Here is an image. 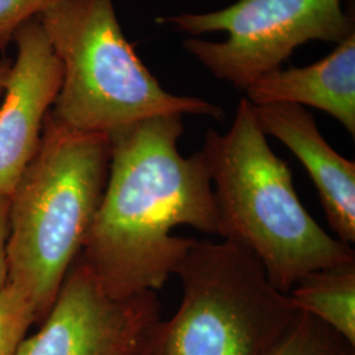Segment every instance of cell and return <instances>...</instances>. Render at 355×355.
Instances as JSON below:
<instances>
[{"mask_svg":"<svg viewBox=\"0 0 355 355\" xmlns=\"http://www.w3.org/2000/svg\"><path fill=\"white\" fill-rule=\"evenodd\" d=\"M183 116L141 121L111 137L102 200L83 245V262L114 299L157 292L195 239L173 236L187 225L220 236L204 153L183 157Z\"/></svg>","mask_w":355,"mask_h":355,"instance_id":"cell-1","label":"cell"},{"mask_svg":"<svg viewBox=\"0 0 355 355\" xmlns=\"http://www.w3.org/2000/svg\"><path fill=\"white\" fill-rule=\"evenodd\" d=\"M220 237L254 254L283 293L309 272L355 262L352 245L331 237L300 202L290 167L272 152L254 105L242 98L232 127L209 130L203 149Z\"/></svg>","mask_w":355,"mask_h":355,"instance_id":"cell-2","label":"cell"},{"mask_svg":"<svg viewBox=\"0 0 355 355\" xmlns=\"http://www.w3.org/2000/svg\"><path fill=\"white\" fill-rule=\"evenodd\" d=\"M111 139L46 116L37 153L8 196V282L51 311L102 200Z\"/></svg>","mask_w":355,"mask_h":355,"instance_id":"cell-3","label":"cell"},{"mask_svg":"<svg viewBox=\"0 0 355 355\" xmlns=\"http://www.w3.org/2000/svg\"><path fill=\"white\" fill-rule=\"evenodd\" d=\"M37 19L62 69L51 112L66 127L111 139L157 116H225L164 89L124 36L112 0H61Z\"/></svg>","mask_w":355,"mask_h":355,"instance_id":"cell-4","label":"cell"},{"mask_svg":"<svg viewBox=\"0 0 355 355\" xmlns=\"http://www.w3.org/2000/svg\"><path fill=\"white\" fill-rule=\"evenodd\" d=\"M174 275L182 302L158 321L142 355H263L299 313L234 242L195 239Z\"/></svg>","mask_w":355,"mask_h":355,"instance_id":"cell-5","label":"cell"},{"mask_svg":"<svg viewBox=\"0 0 355 355\" xmlns=\"http://www.w3.org/2000/svg\"><path fill=\"white\" fill-rule=\"evenodd\" d=\"M191 35L227 32L224 42L189 38L183 42L214 76L237 89L279 69L299 45L343 42L354 29L343 0H239L224 10L159 17Z\"/></svg>","mask_w":355,"mask_h":355,"instance_id":"cell-6","label":"cell"},{"mask_svg":"<svg viewBox=\"0 0 355 355\" xmlns=\"http://www.w3.org/2000/svg\"><path fill=\"white\" fill-rule=\"evenodd\" d=\"M159 320L155 292L114 299L80 261L16 355H142Z\"/></svg>","mask_w":355,"mask_h":355,"instance_id":"cell-7","label":"cell"},{"mask_svg":"<svg viewBox=\"0 0 355 355\" xmlns=\"http://www.w3.org/2000/svg\"><path fill=\"white\" fill-rule=\"evenodd\" d=\"M0 105V198H8L37 153L62 82L61 64L37 17L19 29Z\"/></svg>","mask_w":355,"mask_h":355,"instance_id":"cell-8","label":"cell"},{"mask_svg":"<svg viewBox=\"0 0 355 355\" xmlns=\"http://www.w3.org/2000/svg\"><path fill=\"white\" fill-rule=\"evenodd\" d=\"M254 111L265 135L284 144L304 166L337 239L355 243L354 162L330 146L304 107L267 103L254 105Z\"/></svg>","mask_w":355,"mask_h":355,"instance_id":"cell-9","label":"cell"},{"mask_svg":"<svg viewBox=\"0 0 355 355\" xmlns=\"http://www.w3.org/2000/svg\"><path fill=\"white\" fill-rule=\"evenodd\" d=\"M245 92L253 105L291 103L318 108L355 136V32L324 60L300 69L268 71Z\"/></svg>","mask_w":355,"mask_h":355,"instance_id":"cell-10","label":"cell"},{"mask_svg":"<svg viewBox=\"0 0 355 355\" xmlns=\"http://www.w3.org/2000/svg\"><path fill=\"white\" fill-rule=\"evenodd\" d=\"M287 295L297 311L318 318L355 345V262L309 272Z\"/></svg>","mask_w":355,"mask_h":355,"instance_id":"cell-11","label":"cell"},{"mask_svg":"<svg viewBox=\"0 0 355 355\" xmlns=\"http://www.w3.org/2000/svg\"><path fill=\"white\" fill-rule=\"evenodd\" d=\"M263 355H355V345L318 318L299 311L290 328Z\"/></svg>","mask_w":355,"mask_h":355,"instance_id":"cell-12","label":"cell"},{"mask_svg":"<svg viewBox=\"0 0 355 355\" xmlns=\"http://www.w3.org/2000/svg\"><path fill=\"white\" fill-rule=\"evenodd\" d=\"M36 318L37 308L32 299L7 280L0 287V355L17 354Z\"/></svg>","mask_w":355,"mask_h":355,"instance_id":"cell-13","label":"cell"},{"mask_svg":"<svg viewBox=\"0 0 355 355\" xmlns=\"http://www.w3.org/2000/svg\"><path fill=\"white\" fill-rule=\"evenodd\" d=\"M61 0H0V49L13 42L16 33Z\"/></svg>","mask_w":355,"mask_h":355,"instance_id":"cell-14","label":"cell"},{"mask_svg":"<svg viewBox=\"0 0 355 355\" xmlns=\"http://www.w3.org/2000/svg\"><path fill=\"white\" fill-rule=\"evenodd\" d=\"M8 236V198H0V287L8 280L6 243Z\"/></svg>","mask_w":355,"mask_h":355,"instance_id":"cell-15","label":"cell"},{"mask_svg":"<svg viewBox=\"0 0 355 355\" xmlns=\"http://www.w3.org/2000/svg\"><path fill=\"white\" fill-rule=\"evenodd\" d=\"M12 62L13 61H10V60H0V98L3 96L7 82L11 76Z\"/></svg>","mask_w":355,"mask_h":355,"instance_id":"cell-16","label":"cell"}]
</instances>
